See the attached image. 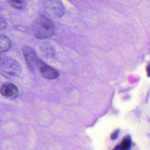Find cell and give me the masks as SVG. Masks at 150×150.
Segmentation results:
<instances>
[{
	"label": "cell",
	"mask_w": 150,
	"mask_h": 150,
	"mask_svg": "<svg viewBox=\"0 0 150 150\" xmlns=\"http://www.w3.org/2000/svg\"><path fill=\"white\" fill-rule=\"evenodd\" d=\"M33 32L38 39H46L53 35L55 30L53 22L44 15H40L33 24Z\"/></svg>",
	"instance_id": "6da1fadb"
},
{
	"label": "cell",
	"mask_w": 150,
	"mask_h": 150,
	"mask_svg": "<svg viewBox=\"0 0 150 150\" xmlns=\"http://www.w3.org/2000/svg\"><path fill=\"white\" fill-rule=\"evenodd\" d=\"M22 72L20 64L15 60L8 57L0 66V73L4 77L12 79L19 77Z\"/></svg>",
	"instance_id": "7a4b0ae2"
},
{
	"label": "cell",
	"mask_w": 150,
	"mask_h": 150,
	"mask_svg": "<svg viewBox=\"0 0 150 150\" xmlns=\"http://www.w3.org/2000/svg\"><path fill=\"white\" fill-rule=\"evenodd\" d=\"M43 5L47 12L54 18H61L64 13L65 9L61 0H44Z\"/></svg>",
	"instance_id": "3957f363"
},
{
	"label": "cell",
	"mask_w": 150,
	"mask_h": 150,
	"mask_svg": "<svg viewBox=\"0 0 150 150\" xmlns=\"http://www.w3.org/2000/svg\"><path fill=\"white\" fill-rule=\"evenodd\" d=\"M22 53L26 62L31 70L38 68L40 60L38 57L34 50L28 46H25L22 49Z\"/></svg>",
	"instance_id": "277c9868"
},
{
	"label": "cell",
	"mask_w": 150,
	"mask_h": 150,
	"mask_svg": "<svg viewBox=\"0 0 150 150\" xmlns=\"http://www.w3.org/2000/svg\"><path fill=\"white\" fill-rule=\"evenodd\" d=\"M18 87L12 83H5L2 84L0 88V93L5 97L9 98H15L19 95Z\"/></svg>",
	"instance_id": "5b68a950"
},
{
	"label": "cell",
	"mask_w": 150,
	"mask_h": 150,
	"mask_svg": "<svg viewBox=\"0 0 150 150\" xmlns=\"http://www.w3.org/2000/svg\"><path fill=\"white\" fill-rule=\"evenodd\" d=\"M38 68H39L41 74L46 79H54L59 76V73L57 70L46 64L42 60L40 61Z\"/></svg>",
	"instance_id": "8992f818"
},
{
	"label": "cell",
	"mask_w": 150,
	"mask_h": 150,
	"mask_svg": "<svg viewBox=\"0 0 150 150\" xmlns=\"http://www.w3.org/2000/svg\"><path fill=\"white\" fill-rule=\"evenodd\" d=\"M11 47V42L5 35H0V52H7Z\"/></svg>",
	"instance_id": "52a82bcc"
},
{
	"label": "cell",
	"mask_w": 150,
	"mask_h": 150,
	"mask_svg": "<svg viewBox=\"0 0 150 150\" xmlns=\"http://www.w3.org/2000/svg\"><path fill=\"white\" fill-rule=\"evenodd\" d=\"M8 1L11 6L19 10L25 9L27 5L26 0H8Z\"/></svg>",
	"instance_id": "ba28073f"
},
{
	"label": "cell",
	"mask_w": 150,
	"mask_h": 150,
	"mask_svg": "<svg viewBox=\"0 0 150 150\" xmlns=\"http://www.w3.org/2000/svg\"><path fill=\"white\" fill-rule=\"evenodd\" d=\"M131 146V139L129 136H126L121 142L115 147L117 149H128Z\"/></svg>",
	"instance_id": "9c48e42d"
},
{
	"label": "cell",
	"mask_w": 150,
	"mask_h": 150,
	"mask_svg": "<svg viewBox=\"0 0 150 150\" xmlns=\"http://www.w3.org/2000/svg\"><path fill=\"white\" fill-rule=\"evenodd\" d=\"M6 26V23L5 21L3 19V18L0 16V30L5 29Z\"/></svg>",
	"instance_id": "30bf717a"
},
{
	"label": "cell",
	"mask_w": 150,
	"mask_h": 150,
	"mask_svg": "<svg viewBox=\"0 0 150 150\" xmlns=\"http://www.w3.org/2000/svg\"><path fill=\"white\" fill-rule=\"evenodd\" d=\"M119 133H120V130L119 129H116L111 135V139H115L117 138L118 135H119Z\"/></svg>",
	"instance_id": "8fae6325"
},
{
	"label": "cell",
	"mask_w": 150,
	"mask_h": 150,
	"mask_svg": "<svg viewBox=\"0 0 150 150\" xmlns=\"http://www.w3.org/2000/svg\"><path fill=\"white\" fill-rule=\"evenodd\" d=\"M7 57L2 52H0V66L5 62V60L6 59Z\"/></svg>",
	"instance_id": "7c38bea8"
}]
</instances>
